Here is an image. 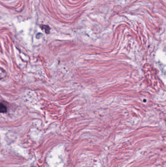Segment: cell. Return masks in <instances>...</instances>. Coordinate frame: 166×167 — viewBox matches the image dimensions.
<instances>
[{
  "instance_id": "obj_1",
  "label": "cell",
  "mask_w": 166,
  "mask_h": 167,
  "mask_svg": "<svg viewBox=\"0 0 166 167\" xmlns=\"http://www.w3.org/2000/svg\"><path fill=\"white\" fill-rule=\"evenodd\" d=\"M41 28L46 33H49L50 30V28L49 26L46 25H41Z\"/></svg>"
},
{
  "instance_id": "obj_2",
  "label": "cell",
  "mask_w": 166,
  "mask_h": 167,
  "mask_svg": "<svg viewBox=\"0 0 166 167\" xmlns=\"http://www.w3.org/2000/svg\"><path fill=\"white\" fill-rule=\"evenodd\" d=\"M7 112V108L4 104L0 103V113Z\"/></svg>"
}]
</instances>
